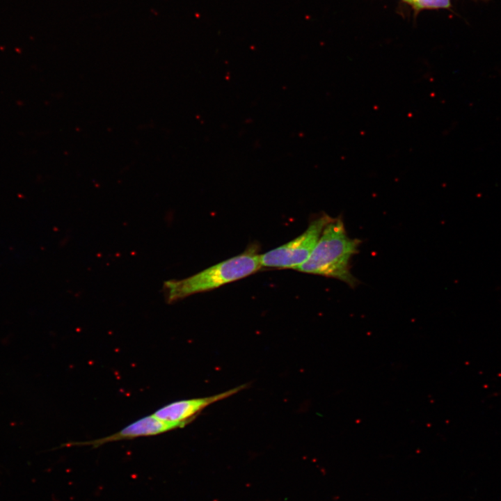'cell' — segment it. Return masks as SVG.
Returning <instances> with one entry per match:
<instances>
[{
  "label": "cell",
  "mask_w": 501,
  "mask_h": 501,
  "mask_svg": "<svg viewBox=\"0 0 501 501\" xmlns=\"http://www.w3.org/2000/svg\"><path fill=\"white\" fill-rule=\"evenodd\" d=\"M360 243L358 239L350 238L342 219L335 218L325 227L308 259L294 269L336 278L354 287L358 280L351 272V259Z\"/></svg>",
  "instance_id": "cell-1"
},
{
  "label": "cell",
  "mask_w": 501,
  "mask_h": 501,
  "mask_svg": "<svg viewBox=\"0 0 501 501\" xmlns=\"http://www.w3.org/2000/svg\"><path fill=\"white\" fill-rule=\"evenodd\" d=\"M261 267L260 255L250 250L244 252L189 278L166 282V299L173 303L193 294L214 289L254 273Z\"/></svg>",
  "instance_id": "cell-2"
},
{
  "label": "cell",
  "mask_w": 501,
  "mask_h": 501,
  "mask_svg": "<svg viewBox=\"0 0 501 501\" xmlns=\"http://www.w3.org/2000/svg\"><path fill=\"white\" fill-rule=\"evenodd\" d=\"M334 218L326 214L316 218L299 237L261 255L262 267L294 269L302 264L313 251L325 227Z\"/></svg>",
  "instance_id": "cell-3"
},
{
  "label": "cell",
  "mask_w": 501,
  "mask_h": 501,
  "mask_svg": "<svg viewBox=\"0 0 501 501\" xmlns=\"http://www.w3.org/2000/svg\"><path fill=\"white\" fill-rule=\"evenodd\" d=\"M188 424L164 421L152 414L131 423L111 435L84 442H73L66 444V446L84 445L97 447L108 443L161 434L177 428H182Z\"/></svg>",
  "instance_id": "cell-4"
},
{
  "label": "cell",
  "mask_w": 501,
  "mask_h": 501,
  "mask_svg": "<svg viewBox=\"0 0 501 501\" xmlns=\"http://www.w3.org/2000/svg\"><path fill=\"white\" fill-rule=\"evenodd\" d=\"M246 387V385H241L209 397L176 401L160 408L153 414L164 421L190 423L205 408L234 395Z\"/></svg>",
  "instance_id": "cell-5"
},
{
  "label": "cell",
  "mask_w": 501,
  "mask_h": 501,
  "mask_svg": "<svg viewBox=\"0 0 501 501\" xmlns=\"http://www.w3.org/2000/svg\"><path fill=\"white\" fill-rule=\"evenodd\" d=\"M409 4L415 12L424 9L449 8L451 0H402Z\"/></svg>",
  "instance_id": "cell-6"
}]
</instances>
